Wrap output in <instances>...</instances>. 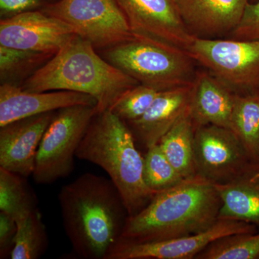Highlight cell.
Returning <instances> with one entry per match:
<instances>
[{
  "label": "cell",
  "instance_id": "obj_26",
  "mask_svg": "<svg viewBox=\"0 0 259 259\" xmlns=\"http://www.w3.org/2000/svg\"><path fill=\"white\" fill-rule=\"evenodd\" d=\"M160 91L138 84L122 94L110 111L125 122L137 120L146 113Z\"/></svg>",
  "mask_w": 259,
  "mask_h": 259
},
{
  "label": "cell",
  "instance_id": "obj_3",
  "mask_svg": "<svg viewBox=\"0 0 259 259\" xmlns=\"http://www.w3.org/2000/svg\"><path fill=\"white\" fill-rule=\"evenodd\" d=\"M95 50L91 42L76 35L20 87L36 93L87 94L97 100V112L110 110L122 94L140 83Z\"/></svg>",
  "mask_w": 259,
  "mask_h": 259
},
{
  "label": "cell",
  "instance_id": "obj_29",
  "mask_svg": "<svg viewBox=\"0 0 259 259\" xmlns=\"http://www.w3.org/2000/svg\"><path fill=\"white\" fill-rule=\"evenodd\" d=\"M40 5L41 0H0L2 15H11L12 16L32 11Z\"/></svg>",
  "mask_w": 259,
  "mask_h": 259
},
{
  "label": "cell",
  "instance_id": "obj_30",
  "mask_svg": "<svg viewBox=\"0 0 259 259\" xmlns=\"http://www.w3.org/2000/svg\"><path fill=\"white\" fill-rule=\"evenodd\" d=\"M255 1H257V0H253V2H255Z\"/></svg>",
  "mask_w": 259,
  "mask_h": 259
},
{
  "label": "cell",
  "instance_id": "obj_7",
  "mask_svg": "<svg viewBox=\"0 0 259 259\" xmlns=\"http://www.w3.org/2000/svg\"><path fill=\"white\" fill-rule=\"evenodd\" d=\"M185 49L228 88L258 91L259 40L194 36Z\"/></svg>",
  "mask_w": 259,
  "mask_h": 259
},
{
  "label": "cell",
  "instance_id": "obj_20",
  "mask_svg": "<svg viewBox=\"0 0 259 259\" xmlns=\"http://www.w3.org/2000/svg\"><path fill=\"white\" fill-rule=\"evenodd\" d=\"M231 130L259 163V91L235 95Z\"/></svg>",
  "mask_w": 259,
  "mask_h": 259
},
{
  "label": "cell",
  "instance_id": "obj_5",
  "mask_svg": "<svg viewBox=\"0 0 259 259\" xmlns=\"http://www.w3.org/2000/svg\"><path fill=\"white\" fill-rule=\"evenodd\" d=\"M100 51L140 84L158 91L191 84L195 76L194 61L185 49L143 34L134 32L128 40Z\"/></svg>",
  "mask_w": 259,
  "mask_h": 259
},
{
  "label": "cell",
  "instance_id": "obj_4",
  "mask_svg": "<svg viewBox=\"0 0 259 259\" xmlns=\"http://www.w3.org/2000/svg\"><path fill=\"white\" fill-rule=\"evenodd\" d=\"M76 156L107 172L120 192L129 216L142 210L157 193L145 182L144 157L136 147L132 131L110 110L94 116Z\"/></svg>",
  "mask_w": 259,
  "mask_h": 259
},
{
  "label": "cell",
  "instance_id": "obj_9",
  "mask_svg": "<svg viewBox=\"0 0 259 259\" xmlns=\"http://www.w3.org/2000/svg\"><path fill=\"white\" fill-rule=\"evenodd\" d=\"M194 153L197 175L214 185L236 180L258 163L232 130L216 125L196 127Z\"/></svg>",
  "mask_w": 259,
  "mask_h": 259
},
{
  "label": "cell",
  "instance_id": "obj_6",
  "mask_svg": "<svg viewBox=\"0 0 259 259\" xmlns=\"http://www.w3.org/2000/svg\"><path fill=\"white\" fill-rule=\"evenodd\" d=\"M97 112V106L83 105L56 112L37 150L32 175L37 184L50 185L72 173L76 151Z\"/></svg>",
  "mask_w": 259,
  "mask_h": 259
},
{
  "label": "cell",
  "instance_id": "obj_2",
  "mask_svg": "<svg viewBox=\"0 0 259 259\" xmlns=\"http://www.w3.org/2000/svg\"><path fill=\"white\" fill-rule=\"evenodd\" d=\"M221 206L214 184L198 175L186 179L129 216L120 239L143 243L197 234L217 222Z\"/></svg>",
  "mask_w": 259,
  "mask_h": 259
},
{
  "label": "cell",
  "instance_id": "obj_22",
  "mask_svg": "<svg viewBox=\"0 0 259 259\" xmlns=\"http://www.w3.org/2000/svg\"><path fill=\"white\" fill-rule=\"evenodd\" d=\"M54 55L51 53L20 50L0 46L2 83L16 85L15 82L18 81H25Z\"/></svg>",
  "mask_w": 259,
  "mask_h": 259
},
{
  "label": "cell",
  "instance_id": "obj_13",
  "mask_svg": "<svg viewBox=\"0 0 259 259\" xmlns=\"http://www.w3.org/2000/svg\"><path fill=\"white\" fill-rule=\"evenodd\" d=\"M56 112L14 121L0 127V167L28 177L35 169L37 150Z\"/></svg>",
  "mask_w": 259,
  "mask_h": 259
},
{
  "label": "cell",
  "instance_id": "obj_14",
  "mask_svg": "<svg viewBox=\"0 0 259 259\" xmlns=\"http://www.w3.org/2000/svg\"><path fill=\"white\" fill-rule=\"evenodd\" d=\"M94 105L97 100L91 95L72 91L36 93L18 85L2 83L0 86V127L14 121L75 105Z\"/></svg>",
  "mask_w": 259,
  "mask_h": 259
},
{
  "label": "cell",
  "instance_id": "obj_27",
  "mask_svg": "<svg viewBox=\"0 0 259 259\" xmlns=\"http://www.w3.org/2000/svg\"><path fill=\"white\" fill-rule=\"evenodd\" d=\"M231 35L236 40H259V0L248 3L241 22Z\"/></svg>",
  "mask_w": 259,
  "mask_h": 259
},
{
  "label": "cell",
  "instance_id": "obj_18",
  "mask_svg": "<svg viewBox=\"0 0 259 259\" xmlns=\"http://www.w3.org/2000/svg\"><path fill=\"white\" fill-rule=\"evenodd\" d=\"M214 186L221 201L218 219L259 227V163L236 180Z\"/></svg>",
  "mask_w": 259,
  "mask_h": 259
},
{
  "label": "cell",
  "instance_id": "obj_28",
  "mask_svg": "<svg viewBox=\"0 0 259 259\" xmlns=\"http://www.w3.org/2000/svg\"><path fill=\"white\" fill-rule=\"evenodd\" d=\"M18 232V223L0 211V258H10Z\"/></svg>",
  "mask_w": 259,
  "mask_h": 259
},
{
  "label": "cell",
  "instance_id": "obj_24",
  "mask_svg": "<svg viewBox=\"0 0 259 259\" xmlns=\"http://www.w3.org/2000/svg\"><path fill=\"white\" fill-rule=\"evenodd\" d=\"M199 259H258L259 233H239L223 237L201 252Z\"/></svg>",
  "mask_w": 259,
  "mask_h": 259
},
{
  "label": "cell",
  "instance_id": "obj_8",
  "mask_svg": "<svg viewBox=\"0 0 259 259\" xmlns=\"http://www.w3.org/2000/svg\"><path fill=\"white\" fill-rule=\"evenodd\" d=\"M41 11L69 24L99 51L125 41L134 35L116 0H60Z\"/></svg>",
  "mask_w": 259,
  "mask_h": 259
},
{
  "label": "cell",
  "instance_id": "obj_19",
  "mask_svg": "<svg viewBox=\"0 0 259 259\" xmlns=\"http://www.w3.org/2000/svg\"><path fill=\"white\" fill-rule=\"evenodd\" d=\"M195 130L189 110L158 144L170 163L185 179L197 176L194 153Z\"/></svg>",
  "mask_w": 259,
  "mask_h": 259
},
{
  "label": "cell",
  "instance_id": "obj_11",
  "mask_svg": "<svg viewBox=\"0 0 259 259\" xmlns=\"http://www.w3.org/2000/svg\"><path fill=\"white\" fill-rule=\"evenodd\" d=\"M78 35L72 26L42 11H28L2 19L0 46L56 54Z\"/></svg>",
  "mask_w": 259,
  "mask_h": 259
},
{
  "label": "cell",
  "instance_id": "obj_1",
  "mask_svg": "<svg viewBox=\"0 0 259 259\" xmlns=\"http://www.w3.org/2000/svg\"><path fill=\"white\" fill-rule=\"evenodd\" d=\"M71 258L105 259L120 239L129 217L110 178L85 173L61 187L59 196Z\"/></svg>",
  "mask_w": 259,
  "mask_h": 259
},
{
  "label": "cell",
  "instance_id": "obj_23",
  "mask_svg": "<svg viewBox=\"0 0 259 259\" xmlns=\"http://www.w3.org/2000/svg\"><path fill=\"white\" fill-rule=\"evenodd\" d=\"M18 223L11 259H38L47 252L49 237L38 209Z\"/></svg>",
  "mask_w": 259,
  "mask_h": 259
},
{
  "label": "cell",
  "instance_id": "obj_17",
  "mask_svg": "<svg viewBox=\"0 0 259 259\" xmlns=\"http://www.w3.org/2000/svg\"><path fill=\"white\" fill-rule=\"evenodd\" d=\"M235 95L214 75L197 72L192 82L190 106L196 127L212 125L231 129Z\"/></svg>",
  "mask_w": 259,
  "mask_h": 259
},
{
  "label": "cell",
  "instance_id": "obj_25",
  "mask_svg": "<svg viewBox=\"0 0 259 259\" xmlns=\"http://www.w3.org/2000/svg\"><path fill=\"white\" fill-rule=\"evenodd\" d=\"M144 177L148 188L155 192L168 190L186 180L170 163L158 144L147 149Z\"/></svg>",
  "mask_w": 259,
  "mask_h": 259
},
{
  "label": "cell",
  "instance_id": "obj_16",
  "mask_svg": "<svg viewBox=\"0 0 259 259\" xmlns=\"http://www.w3.org/2000/svg\"><path fill=\"white\" fill-rule=\"evenodd\" d=\"M179 12L191 33L221 35L241 22L249 0H176Z\"/></svg>",
  "mask_w": 259,
  "mask_h": 259
},
{
  "label": "cell",
  "instance_id": "obj_12",
  "mask_svg": "<svg viewBox=\"0 0 259 259\" xmlns=\"http://www.w3.org/2000/svg\"><path fill=\"white\" fill-rule=\"evenodd\" d=\"M133 32L185 49L196 35L186 26L176 0H116Z\"/></svg>",
  "mask_w": 259,
  "mask_h": 259
},
{
  "label": "cell",
  "instance_id": "obj_10",
  "mask_svg": "<svg viewBox=\"0 0 259 259\" xmlns=\"http://www.w3.org/2000/svg\"><path fill=\"white\" fill-rule=\"evenodd\" d=\"M255 232H257L255 225L218 219L208 229L190 236L143 243L120 239L112 247L105 259L196 258L208 245L220 238Z\"/></svg>",
  "mask_w": 259,
  "mask_h": 259
},
{
  "label": "cell",
  "instance_id": "obj_21",
  "mask_svg": "<svg viewBox=\"0 0 259 259\" xmlns=\"http://www.w3.org/2000/svg\"><path fill=\"white\" fill-rule=\"evenodd\" d=\"M37 209V199L26 177L0 167V211L17 223Z\"/></svg>",
  "mask_w": 259,
  "mask_h": 259
},
{
  "label": "cell",
  "instance_id": "obj_15",
  "mask_svg": "<svg viewBox=\"0 0 259 259\" xmlns=\"http://www.w3.org/2000/svg\"><path fill=\"white\" fill-rule=\"evenodd\" d=\"M192 83L160 91L142 117L126 122L146 150L158 144L163 136L190 110Z\"/></svg>",
  "mask_w": 259,
  "mask_h": 259
}]
</instances>
